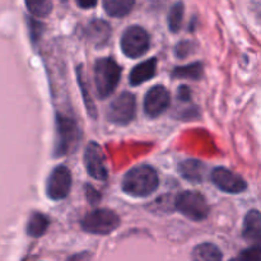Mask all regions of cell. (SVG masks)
Segmentation results:
<instances>
[{
  "mask_svg": "<svg viewBox=\"0 0 261 261\" xmlns=\"http://www.w3.org/2000/svg\"><path fill=\"white\" fill-rule=\"evenodd\" d=\"M160 186L158 173L152 166L139 165L125 173L121 188L125 194L134 198H145L154 193Z\"/></svg>",
  "mask_w": 261,
  "mask_h": 261,
  "instance_id": "cell-1",
  "label": "cell"
},
{
  "mask_svg": "<svg viewBox=\"0 0 261 261\" xmlns=\"http://www.w3.org/2000/svg\"><path fill=\"white\" fill-rule=\"evenodd\" d=\"M121 78V68L112 58H99L94 61L93 81L98 98L111 96Z\"/></svg>",
  "mask_w": 261,
  "mask_h": 261,
  "instance_id": "cell-2",
  "label": "cell"
},
{
  "mask_svg": "<svg viewBox=\"0 0 261 261\" xmlns=\"http://www.w3.org/2000/svg\"><path fill=\"white\" fill-rule=\"evenodd\" d=\"M56 137L55 145H54V157L58 158L61 155L69 154L76 149L81 140V130L75 120L70 116L56 114Z\"/></svg>",
  "mask_w": 261,
  "mask_h": 261,
  "instance_id": "cell-3",
  "label": "cell"
},
{
  "mask_svg": "<svg viewBox=\"0 0 261 261\" xmlns=\"http://www.w3.org/2000/svg\"><path fill=\"white\" fill-rule=\"evenodd\" d=\"M81 226L88 233L106 236L119 228L120 218L114 211L96 209V211L87 213L82 218Z\"/></svg>",
  "mask_w": 261,
  "mask_h": 261,
  "instance_id": "cell-4",
  "label": "cell"
},
{
  "mask_svg": "<svg viewBox=\"0 0 261 261\" xmlns=\"http://www.w3.org/2000/svg\"><path fill=\"white\" fill-rule=\"evenodd\" d=\"M175 208L186 218L200 222L208 217L209 204L206 199L198 191H184L175 199Z\"/></svg>",
  "mask_w": 261,
  "mask_h": 261,
  "instance_id": "cell-5",
  "label": "cell"
},
{
  "mask_svg": "<svg viewBox=\"0 0 261 261\" xmlns=\"http://www.w3.org/2000/svg\"><path fill=\"white\" fill-rule=\"evenodd\" d=\"M137 114V98L130 92H122L110 103L107 109V120L119 126L129 125Z\"/></svg>",
  "mask_w": 261,
  "mask_h": 261,
  "instance_id": "cell-6",
  "label": "cell"
},
{
  "mask_svg": "<svg viewBox=\"0 0 261 261\" xmlns=\"http://www.w3.org/2000/svg\"><path fill=\"white\" fill-rule=\"evenodd\" d=\"M149 35L140 25H130L124 31L120 41L121 51L130 59H138L149 50Z\"/></svg>",
  "mask_w": 261,
  "mask_h": 261,
  "instance_id": "cell-7",
  "label": "cell"
},
{
  "mask_svg": "<svg viewBox=\"0 0 261 261\" xmlns=\"http://www.w3.org/2000/svg\"><path fill=\"white\" fill-rule=\"evenodd\" d=\"M71 189V173L66 166H56L46 181V194L53 200L66 198Z\"/></svg>",
  "mask_w": 261,
  "mask_h": 261,
  "instance_id": "cell-8",
  "label": "cell"
},
{
  "mask_svg": "<svg viewBox=\"0 0 261 261\" xmlns=\"http://www.w3.org/2000/svg\"><path fill=\"white\" fill-rule=\"evenodd\" d=\"M84 166L91 177L97 181H106L109 170L102 148L96 142H89L84 150Z\"/></svg>",
  "mask_w": 261,
  "mask_h": 261,
  "instance_id": "cell-9",
  "label": "cell"
},
{
  "mask_svg": "<svg viewBox=\"0 0 261 261\" xmlns=\"http://www.w3.org/2000/svg\"><path fill=\"white\" fill-rule=\"evenodd\" d=\"M171 105V94L168 89L163 86H154L148 89L144 96V112L148 117L154 119L161 116Z\"/></svg>",
  "mask_w": 261,
  "mask_h": 261,
  "instance_id": "cell-10",
  "label": "cell"
},
{
  "mask_svg": "<svg viewBox=\"0 0 261 261\" xmlns=\"http://www.w3.org/2000/svg\"><path fill=\"white\" fill-rule=\"evenodd\" d=\"M211 180L219 190L228 194H240L246 190V181L226 167H216L211 173Z\"/></svg>",
  "mask_w": 261,
  "mask_h": 261,
  "instance_id": "cell-11",
  "label": "cell"
},
{
  "mask_svg": "<svg viewBox=\"0 0 261 261\" xmlns=\"http://www.w3.org/2000/svg\"><path fill=\"white\" fill-rule=\"evenodd\" d=\"M242 236L251 246H261V213L252 209L244 219Z\"/></svg>",
  "mask_w": 261,
  "mask_h": 261,
  "instance_id": "cell-12",
  "label": "cell"
},
{
  "mask_svg": "<svg viewBox=\"0 0 261 261\" xmlns=\"http://www.w3.org/2000/svg\"><path fill=\"white\" fill-rule=\"evenodd\" d=\"M86 37L94 47H103L111 37V27L102 19H94L86 28Z\"/></svg>",
  "mask_w": 261,
  "mask_h": 261,
  "instance_id": "cell-13",
  "label": "cell"
},
{
  "mask_svg": "<svg viewBox=\"0 0 261 261\" xmlns=\"http://www.w3.org/2000/svg\"><path fill=\"white\" fill-rule=\"evenodd\" d=\"M155 71H157V59H148L132 69L129 74V83L133 87L140 86L144 82L152 79L155 75Z\"/></svg>",
  "mask_w": 261,
  "mask_h": 261,
  "instance_id": "cell-14",
  "label": "cell"
},
{
  "mask_svg": "<svg viewBox=\"0 0 261 261\" xmlns=\"http://www.w3.org/2000/svg\"><path fill=\"white\" fill-rule=\"evenodd\" d=\"M177 170L181 177H184L185 180L190 181V182L200 184L204 180L206 166L200 161L186 160L178 165Z\"/></svg>",
  "mask_w": 261,
  "mask_h": 261,
  "instance_id": "cell-15",
  "label": "cell"
},
{
  "mask_svg": "<svg viewBox=\"0 0 261 261\" xmlns=\"http://www.w3.org/2000/svg\"><path fill=\"white\" fill-rule=\"evenodd\" d=\"M191 261H222V251L213 244H200L191 252Z\"/></svg>",
  "mask_w": 261,
  "mask_h": 261,
  "instance_id": "cell-16",
  "label": "cell"
},
{
  "mask_svg": "<svg viewBox=\"0 0 261 261\" xmlns=\"http://www.w3.org/2000/svg\"><path fill=\"white\" fill-rule=\"evenodd\" d=\"M135 3L133 0H105L103 9L110 17L121 18L132 12Z\"/></svg>",
  "mask_w": 261,
  "mask_h": 261,
  "instance_id": "cell-17",
  "label": "cell"
},
{
  "mask_svg": "<svg viewBox=\"0 0 261 261\" xmlns=\"http://www.w3.org/2000/svg\"><path fill=\"white\" fill-rule=\"evenodd\" d=\"M48 224H50V222H48L47 217H46L45 214L36 212V213H33L32 216L30 217V219H28L25 231H27L28 236L37 239V237L43 236V233L47 231Z\"/></svg>",
  "mask_w": 261,
  "mask_h": 261,
  "instance_id": "cell-18",
  "label": "cell"
},
{
  "mask_svg": "<svg viewBox=\"0 0 261 261\" xmlns=\"http://www.w3.org/2000/svg\"><path fill=\"white\" fill-rule=\"evenodd\" d=\"M172 78L176 79H191L198 81L203 76V64L193 63L185 66H177L172 70Z\"/></svg>",
  "mask_w": 261,
  "mask_h": 261,
  "instance_id": "cell-19",
  "label": "cell"
},
{
  "mask_svg": "<svg viewBox=\"0 0 261 261\" xmlns=\"http://www.w3.org/2000/svg\"><path fill=\"white\" fill-rule=\"evenodd\" d=\"M184 10H185V5L182 3H176L171 7L170 13H168V27L172 33H177L181 30Z\"/></svg>",
  "mask_w": 261,
  "mask_h": 261,
  "instance_id": "cell-20",
  "label": "cell"
},
{
  "mask_svg": "<svg viewBox=\"0 0 261 261\" xmlns=\"http://www.w3.org/2000/svg\"><path fill=\"white\" fill-rule=\"evenodd\" d=\"M76 75H78V83L79 87L82 89V96H83L84 99V105H86V109L88 111V115L93 119H96L97 116V111H96V107H94L93 101H92L91 97L88 96V89L86 87V81L83 78V73H82V66H78V71H76Z\"/></svg>",
  "mask_w": 261,
  "mask_h": 261,
  "instance_id": "cell-21",
  "label": "cell"
},
{
  "mask_svg": "<svg viewBox=\"0 0 261 261\" xmlns=\"http://www.w3.org/2000/svg\"><path fill=\"white\" fill-rule=\"evenodd\" d=\"M25 7L36 17H46L51 13L53 9V3L47 2V0H42V2H25Z\"/></svg>",
  "mask_w": 261,
  "mask_h": 261,
  "instance_id": "cell-22",
  "label": "cell"
},
{
  "mask_svg": "<svg viewBox=\"0 0 261 261\" xmlns=\"http://www.w3.org/2000/svg\"><path fill=\"white\" fill-rule=\"evenodd\" d=\"M240 259L244 261H261V246H250L241 251Z\"/></svg>",
  "mask_w": 261,
  "mask_h": 261,
  "instance_id": "cell-23",
  "label": "cell"
},
{
  "mask_svg": "<svg viewBox=\"0 0 261 261\" xmlns=\"http://www.w3.org/2000/svg\"><path fill=\"white\" fill-rule=\"evenodd\" d=\"M191 50H193V43L189 42V41H181L176 45L175 54L178 59H184L191 53Z\"/></svg>",
  "mask_w": 261,
  "mask_h": 261,
  "instance_id": "cell-24",
  "label": "cell"
},
{
  "mask_svg": "<svg viewBox=\"0 0 261 261\" xmlns=\"http://www.w3.org/2000/svg\"><path fill=\"white\" fill-rule=\"evenodd\" d=\"M84 189H86L87 200H88L92 205H96V204L101 200V194H99L98 191H97L96 189L91 185H86V188Z\"/></svg>",
  "mask_w": 261,
  "mask_h": 261,
  "instance_id": "cell-25",
  "label": "cell"
},
{
  "mask_svg": "<svg viewBox=\"0 0 261 261\" xmlns=\"http://www.w3.org/2000/svg\"><path fill=\"white\" fill-rule=\"evenodd\" d=\"M177 98L180 102H189L191 98V92L188 86H180L177 89Z\"/></svg>",
  "mask_w": 261,
  "mask_h": 261,
  "instance_id": "cell-26",
  "label": "cell"
},
{
  "mask_svg": "<svg viewBox=\"0 0 261 261\" xmlns=\"http://www.w3.org/2000/svg\"><path fill=\"white\" fill-rule=\"evenodd\" d=\"M68 261H91V254H89V252H81V254H75Z\"/></svg>",
  "mask_w": 261,
  "mask_h": 261,
  "instance_id": "cell-27",
  "label": "cell"
},
{
  "mask_svg": "<svg viewBox=\"0 0 261 261\" xmlns=\"http://www.w3.org/2000/svg\"><path fill=\"white\" fill-rule=\"evenodd\" d=\"M76 4H78L81 8H92V7H94V5H96V3H81V2H78Z\"/></svg>",
  "mask_w": 261,
  "mask_h": 261,
  "instance_id": "cell-28",
  "label": "cell"
},
{
  "mask_svg": "<svg viewBox=\"0 0 261 261\" xmlns=\"http://www.w3.org/2000/svg\"><path fill=\"white\" fill-rule=\"evenodd\" d=\"M229 261H244V260H241L240 257H236V259H231Z\"/></svg>",
  "mask_w": 261,
  "mask_h": 261,
  "instance_id": "cell-29",
  "label": "cell"
}]
</instances>
